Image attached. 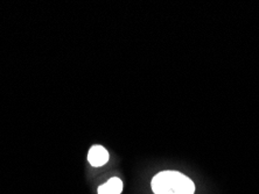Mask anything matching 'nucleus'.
Masks as SVG:
<instances>
[{
    "instance_id": "f257e3e1",
    "label": "nucleus",
    "mask_w": 259,
    "mask_h": 194,
    "mask_svg": "<svg viewBox=\"0 0 259 194\" xmlns=\"http://www.w3.org/2000/svg\"><path fill=\"white\" fill-rule=\"evenodd\" d=\"M154 194H194L195 184L179 171L166 170L155 174L151 181Z\"/></svg>"
},
{
    "instance_id": "f03ea898",
    "label": "nucleus",
    "mask_w": 259,
    "mask_h": 194,
    "mask_svg": "<svg viewBox=\"0 0 259 194\" xmlns=\"http://www.w3.org/2000/svg\"><path fill=\"white\" fill-rule=\"evenodd\" d=\"M110 155L109 151L100 144H95L90 148L89 153H88V162L94 167L104 166L109 162Z\"/></svg>"
},
{
    "instance_id": "7ed1b4c3",
    "label": "nucleus",
    "mask_w": 259,
    "mask_h": 194,
    "mask_svg": "<svg viewBox=\"0 0 259 194\" xmlns=\"http://www.w3.org/2000/svg\"><path fill=\"white\" fill-rule=\"evenodd\" d=\"M97 192L98 194H121L123 192V181L118 177L110 178L105 184L98 187Z\"/></svg>"
}]
</instances>
